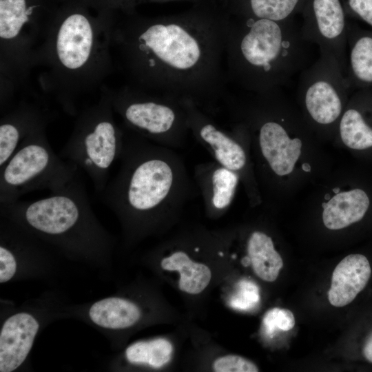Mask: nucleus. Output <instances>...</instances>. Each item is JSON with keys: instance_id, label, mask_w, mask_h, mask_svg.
I'll return each instance as SVG.
<instances>
[{"instance_id": "3", "label": "nucleus", "mask_w": 372, "mask_h": 372, "mask_svg": "<svg viewBox=\"0 0 372 372\" xmlns=\"http://www.w3.org/2000/svg\"><path fill=\"white\" fill-rule=\"evenodd\" d=\"M123 127L121 166L100 194L102 202L129 222L154 223L174 216L195 192L183 158L175 149Z\"/></svg>"}, {"instance_id": "1", "label": "nucleus", "mask_w": 372, "mask_h": 372, "mask_svg": "<svg viewBox=\"0 0 372 372\" xmlns=\"http://www.w3.org/2000/svg\"><path fill=\"white\" fill-rule=\"evenodd\" d=\"M120 13L121 17L116 12L112 49L125 84L191 101L211 115L216 113L228 93L229 21L218 1L200 0L168 15Z\"/></svg>"}, {"instance_id": "12", "label": "nucleus", "mask_w": 372, "mask_h": 372, "mask_svg": "<svg viewBox=\"0 0 372 372\" xmlns=\"http://www.w3.org/2000/svg\"><path fill=\"white\" fill-rule=\"evenodd\" d=\"M42 102V101H41ZM40 101L22 99L2 113L0 120V167L34 130L50 123L54 113Z\"/></svg>"}, {"instance_id": "4", "label": "nucleus", "mask_w": 372, "mask_h": 372, "mask_svg": "<svg viewBox=\"0 0 372 372\" xmlns=\"http://www.w3.org/2000/svg\"><path fill=\"white\" fill-rule=\"evenodd\" d=\"M313 45L302 38L293 18L274 21L229 15L228 84L256 94L279 89L310 65Z\"/></svg>"}, {"instance_id": "7", "label": "nucleus", "mask_w": 372, "mask_h": 372, "mask_svg": "<svg viewBox=\"0 0 372 372\" xmlns=\"http://www.w3.org/2000/svg\"><path fill=\"white\" fill-rule=\"evenodd\" d=\"M48 124L30 134L0 167V205L14 203L35 190L56 192L79 175V168L51 147L46 134Z\"/></svg>"}, {"instance_id": "19", "label": "nucleus", "mask_w": 372, "mask_h": 372, "mask_svg": "<svg viewBox=\"0 0 372 372\" xmlns=\"http://www.w3.org/2000/svg\"><path fill=\"white\" fill-rule=\"evenodd\" d=\"M369 203V198L362 189L340 192L325 204L322 213L323 223L331 230L347 227L364 217Z\"/></svg>"}, {"instance_id": "26", "label": "nucleus", "mask_w": 372, "mask_h": 372, "mask_svg": "<svg viewBox=\"0 0 372 372\" xmlns=\"http://www.w3.org/2000/svg\"><path fill=\"white\" fill-rule=\"evenodd\" d=\"M217 372H257L258 366L251 361L237 355H227L217 358L213 364Z\"/></svg>"}, {"instance_id": "17", "label": "nucleus", "mask_w": 372, "mask_h": 372, "mask_svg": "<svg viewBox=\"0 0 372 372\" xmlns=\"http://www.w3.org/2000/svg\"><path fill=\"white\" fill-rule=\"evenodd\" d=\"M344 76L350 88L372 90V30L349 21Z\"/></svg>"}, {"instance_id": "28", "label": "nucleus", "mask_w": 372, "mask_h": 372, "mask_svg": "<svg viewBox=\"0 0 372 372\" xmlns=\"http://www.w3.org/2000/svg\"><path fill=\"white\" fill-rule=\"evenodd\" d=\"M240 292L230 302L233 307L247 309L258 303L259 300L258 290L254 283L249 281L240 282Z\"/></svg>"}, {"instance_id": "5", "label": "nucleus", "mask_w": 372, "mask_h": 372, "mask_svg": "<svg viewBox=\"0 0 372 372\" xmlns=\"http://www.w3.org/2000/svg\"><path fill=\"white\" fill-rule=\"evenodd\" d=\"M58 6L54 0H0V107L28 88L34 58Z\"/></svg>"}, {"instance_id": "6", "label": "nucleus", "mask_w": 372, "mask_h": 372, "mask_svg": "<svg viewBox=\"0 0 372 372\" xmlns=\"http://www.w3.org/2000/svg\"><path fill=\"white\" fill-rule=\"evenodd\" d=\"M112 91L105 84L99 100L79 111L59 154L87 174L99 195L109 182L111 167L120 159L124 145V128L115 120Z\"/></svg>"}, {"instance_id": "27", "label": "nucleus", "mask_w": 372, "mask_h": 372, "mask_svg": "<svg viewBox=\"0 0 372 372\" xmlns=\"http://www.w3.org/2000/svg\"><path fill=\"white\" fill-rule=\"evenodd\" d=\"M348 16L372 27V0H342Z\"/></svg>"}, {"instance_id": "21", "label": "nucleus", "mask_w": 372, "mask_h": 372, "mask_svg": "<svg viewBox=\"0 0 372 372\" xmlns=\"http://www.w3.org/2000/svg\"><path fill=\"white\" fill-rule=\"evenodd\" d=\"M161 267L180 273L179 289L189 294L202 292L209 284L211 271L205 264L194 262L183 250H176L161 262Z\"/></svg>"}, {"instance_id": "11", "label": "nucleus", "mask_w": 372, "mask_h": 372, "mask_svg": "<svg viewBox=\"0 0 372 372\" xmlns=\"http://www.w3.org/2000/svg\"><path fill=\"white\" fill-rule=\"evenodd\" d=\"M300 13L302 38L334 55L345 73L349 21L342 0H305Z\"/></svg>"}, {"instance_id": "8", "label": "nucleus", "mask_w": 372, "mask_h": 372, "mask_svg": "<svg viewBox=\"0 0 372 372\" xmlns=\"http://www.w3.org/2000/svg\"><path fill=\"white\" fill-rule=\"evenodd\" d=\"M122 125L156 144L183 147L189 132L185 99L143 91L125 84L112 91Z\"/></svg>"}, {"instance_id": "20", "label": "nucleus", "mask_w": 372, "mask_h": 372, "mask_svg": "<svg viewBox=\"0 0 372 372\" xmlns=\"http://www.w3.org/2000/svg\"><path fill=\"white\" fill-rule=\"evenodd\" d=\"M247 252L258 277L267 282L277 279L283 260L269 235L262 231H252L247 241Z\"/></svg>"}, {"instance_id": "2", "label": "nucleus", "mask_w": 372, "mask_h": 372, "mask_svg": "<svg viewBox=\"0 0 372 372\" xmlns=\"http://www.w3.org/2000/svg\"><path fill=\"white\" fill-rule=\"evenodd\" d=\"M115 19L114 10L65 0L35 54L41 89L69 116H77L80 99L101 90L116 68L112 49Z\"/></svg>"}, {"instance_id": "22", "label": "nucleus", "mask_w": 372, "mask_h": 372, "mask_svg": "<svg viewBox=\"0 0 372 372\" xmlns=\"http://www.w3.org/2000/svg\"><path fill=\"white\" fill-rule=\"evenodd\" d=\"M91 320L106 329H121L134 324L141 318L138 307L120 298H107L94 303L90 309Z\"/></svg>"}, {"instance_id": "10", "label": "nucleus", "mask_w": 372, "mask_h": 372, "mask_svg": "<svg viewBox=\"0 0 372 372\" xmlns=\"http://www.w3.org/2000/svg\"><path fill=\"white\" fill-rule=\"evenodd\" d=\"M186 107L189 132L196 141L214 161L236 172L247 185L249 158L242 141L248 133L246 126L239 122L228 130L191 101H186Z\"/></svg>"}, {"instance_id": "18", "label": "nucleus", "mask_w": 372, "mask_h": 372, "mask_svg": "<svg viewBox=\"0 0 372 372\" xmlns=\"http://www.w3.org/2000/svg\"><path fill=\"white\" fill-rule=\"evenodd\" d=\"M232 17L283 21L300 13L305 0H216Z\"/></svg>"}, {"instance_id": "13", "label": "nucleus", "mask_w": 372, "mask_h": 372, "mask_svg": "<svg viewBox=\"0 0 372 372\" xmlns=\"http://www.w3.org/2000/svg\"><path fill=\"white\" fill-rule=\"evenodd\" d=\"M194 178L205 211L212 217L224 214L229 207L240 179L236 172L214 161L197 164Z\"/></svg>"}, {"instance_id": "23", "label": "nucleus", "mask_w": 372, "mask_h": 372, "mask_svg": "<svg viewBox=\"0 0 372 372\" xmlns=\"http://www.w3.org/2000/svg\"><path fill=\"white\" fill-rule=\"evenodd\" d=\"M173 347L165 338L141 341L129 346L125 351L127 360L134 364H147L160 368L171 359Z\"/></svg>"}, {"instance_id": "31", "label": "nucleus", "mask_w": 372, "mask_h": 372, "mask_svg": "<svg viewBox=\"0 0 372 372\" xmlns=\"http://www.w3.org/2000/svg\"><path fill=\"white\" fill-rule=\"evenodd\" d=\"M241 262H242V263L243 264L244 266H248L251 263L250 258H249L248 256H245L242 259Z\"/></svg>"}, {"instance_id": "9", "label": "nucleus", "mask_w": 372, "mask_h": 372, "mask_svg": "<svg viewBox=\"0 0 372 372\" xmlns=\"http://www.w3.org/2000/svg\"><path fill=\"white\" fill-rule=\"evenodd\" d=\"M298 92L310 119L320 126L340 121L350 88L336 57L320 51L318 59L300 74Z\"/></svg>"}, {"instance_id": "25", "label": "nucleus", "mask_w": 372, "mask_h": 372, "mask_svg": "<svg viewBox=\"0 0 372 372\" xmlns=\"http://www.w3.org/2000/svg\"><path fill=\"white\" fill-rule=\"evenodd\" d=\"M87 5L96 8H106L122 13H130L136 11V7L147 2H169L176 1H189L193 3L200 0H82Z\"/></svg>"}, {"instance_id": "24", "label": "nucleus", "mask_w": 372, "mask_h": 372, "mask_svg": "<svg viewBox=\"0 0 372 372\" xmlns=\"http://www.w3.org/2000/svg\"><path fill=\"white\" fill-rule=\"evenodd\" d=\"M295 318L289 309L273 308L268 311L263 318V324L267 334H273L276 329L287 331L295 325Z\"/></svg>"}, {"instance_id": "16", "label": "nucleus", "mask_w": 372, "mask_h": 372, "mask_svg": "<svg viewBox=\"0 0 372 372\" xmlns=\"http://www.w3.org/2000/svg\"><path fill=\"white\" fill-rule=\"evenodd\" d=\"M371 274L370 263L362 254H350L344 258L332 273L328 291L330 304L336 307L351 303L364 289Z\"/></svg>"}, {"instance_id": "30", "label": "nucleus", "mask_w": 372, "mask_h": 372, "mask_svg": "<svg viewBox=\"0 0 372 372\" xmlns=\"http://www.w3.org/2000/svg\"><path fill=\"white\" fill-rule=\"evenodd\" d=\"M363 354L365 358L372 362V332L367 337L364 347H363Z\"/></svg>"}, {"instance_id": "29", "label": "nucleus", "mask_w": 372, "mask_h": 372, "mask_svg": "<svg viewBox=\"0 0 372 372\" xmlns=\"http://www.w3.org/2000/svg\"><path fill=\"white\" fill-rule=\"evenodd\" d=\"M17 262L12 252L5 246L0 247V282L10 280L14 275Z\"/></svg>"}, {"instance_id": "14", "label": "nucleus", "mask_w": 372, "mask_h": 372, "mask_svg": "<svg viewBox=\"0 0 372 372\" xmlns=\"http://www.w3.org/2000/svg\"><path fill=\"white\" fill-rule=\"evenodd\" d=\"M39 324L27 313L14 314L4 322L0 333V371L17 369L28 355Z\"/></svg>"}, {"instance_id": "15", "label": "nucleus", "mask_w": 372, "mask_h": 372, "mask_svg": "<svg viewBox=\"0 0 372 372\" xmlns=\"http://www.w3.org/2000/svg\"><path fill=\"white\" fill-rule=\"evenodd\" d=\"M343 143L353 149L372 147V90H358L339 121Z\"/></svg>"}]
</instances>
